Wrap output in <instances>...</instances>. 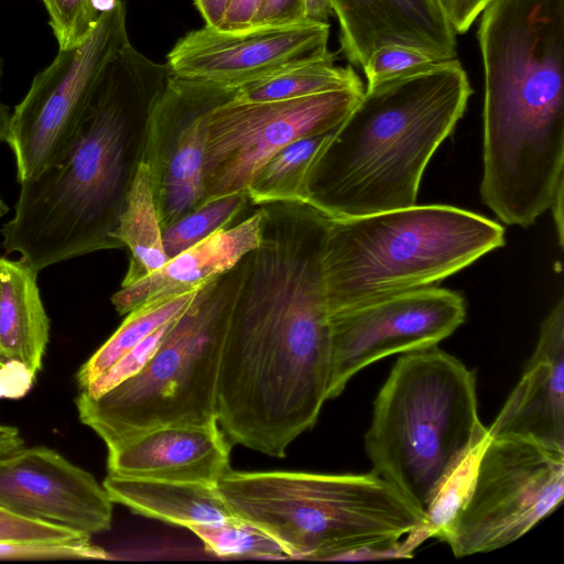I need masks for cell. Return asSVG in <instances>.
Instances as JSON below:
<instances>
[{"instance_id": "36", "label": "cell", "mask_w": 564, "mask_h": 564, "mask_svg": "<svg viewBox=\"0 0 564 564\" xmlns=\"http://www.w3.org/2000/svg\"><path fill=\"white\" fill-rule=\"evenodd\" d=\"M304 1V20L328 23L329 17L333 14L329 0H303Z\"/></svg>"}, {"instance_id": "29", "label": "cell", "mask_w": 564, "mask_h": 564, "mask_svg": "<svg viewBox=\"0 0 564 564\" xmlns=\"http://www.w3.org/2000/svg\"><path fill=\"white\" fill-rule=\"evenodd\" d=\"M440 62L443 59L419 48L401 44H387L372 52L362 69L367 78V86H372Z\"/></svg>"}, {"instance_id": "40", "label": "cell", "mask_w": 564, "mask_h": 564, "mask_svg": "<svg viewBox=\"0 0 564 564\" xmlns=\"http://www.w3.org/2000/svg\"><path fill=\"white\" fill-rule=\"evenodd\" d=\"M9 210V207L7 206V204L2 200L1 196H0V218L3 217Z\"/></svg>"}, {"instance_id": "4", "label": "cell", "mask_w": 564, "mask_h": 564, "mask_svg": "<svg viewBox=\"0 0 564 564\" xmlns=\"http://www.w3.org/2000/svg\"><path fill=\"white\" fill-rule=\"evenodd\" d=\"M471 93L457 58L367 86L321 155L308 205L343 218L416 204L424 171Z\"/></svg>"}, {"instance_id": "20", "label": "cell", "mask_w": 564, "mask_h": 564, "mask_svg": "<svg viewBox=\"0 0 564 564\" xmlns=\"http://www.w3.org/2000/svg\"><path fill=\"white\" fill-rule=\"evenodd\" d=\"M36 274L21 259L0 258V369L20 366L32 377L42 369L50 339Z\"/></svg>"}, {"instance_id": "23", "label": "cell", "mask_w": 564, "mask_h": 564, "mask_svg": "<svg viewBox=\"0 0 564 564\" xmlns=\"http://www.w3.org/2000/svg\"><path fill=\"white\" fill-rule=\"evenodd\" d=\"M230 100L237 102L278 101L307 97L326 91L364 88L350 66L335 65V54L286 65L231 85Z\"/></svg>"}, {"instance_id": "27", "label": "cell", "mask_w": 564, "mask_h": 564, "mask_svg": "<svg viewBox=\"0 0 564 564\" xmlns=\"http://www.w3.org/2000/svg\"><path fill=\"white\" fill-rule=\"evenodd\" d=\"M188 530L203 542L206 551L217 556L288 557L275 540L236 516L220 522L193 524Z\"/></svg>"}, {"instance_id": "11", "label": "cell", "mask_w": 564, "mask_h": 564, "mask_svg": "<svg viewBox=\"0 0 564 564\" xmlns=\"http://www.w3.org/2000/svg\"><path fill=\"white\" fill-rule=\"evenodd\" d=\"M129 43L126 4L119 0L83 44L58 50L54 61L34 76L11 113L7 140L15 156L19 183L64 153L101 73Z\"/></svg>"}, {"instance_id": "7", "label": "cell", "mask_w": 564, "mask_h": 564, "mask_svg": "<svg viewBox=\"0 0 564 564\" xmlns=\"http://www.w3.org/2000/svg\"><path fill=\"white\" fill-rule=\"evenodd\" d=\"M503 245L501 225L451 205L328 217L322 256L328 313L434 286Z\"/></svg>"}, {"instance_id": "28", "label": "cell", "mask_w": 564, "mask_h": 564, "mask_svg": "<svg viewBox=\"0 0 564 564\" xmlns=\"http://www.w3.org/2000/svg\"><path fill=\"white\" fill-rule=\"evenodd\" d=\"M119 0H42L58 50L83 44Z\"/></svg>"}, {"instance_id": "1", "label": "cell", "mask_w": 564, "mask_h": 564, "mask_svg": "<svg viewBox=\"0 0 564 564\" xmlns=\"http://www.w3.org/2000/svg\"><path fill=\"white\" fill-rule=\"evenodd\" d=\"M326 228L310 207H270L261 243L245 258L216 394L217 423L234 445L282 458L328 400Z\"/></svg>"}, {"instance_id": "38", "label": "cell", "mask_w": 564, "mask_h": 564, "mask_svg": "<svg viewBox=\"0 0 564 564\" xmlns=\"http://www.w3.org/2000/svg\"><path fill=\"white\" fill-rule=\"evenodd\" d=\"M23 446L24 441L17 427L0 424V456Z\"/></svg>"}, {"instance_id": "13", "label": "cell", "mask_w": 564, "mask_h": 564, "mask_svg": "<svg viewBox=\"0 0 564 564\" xmlns=\"http://www.w3.org/2000/svg\"><path fill=\"white\" fill-rule=\"evenodd\" d=\"M225 83L170 74L149 119L143 161L162 229L204 204L206 116L231 98Z\"/></svg>"}, {"instance_id": "9", "label": "cell", "mask_w": 564, "mask_h": 564, "mask_svg": "<svg viewBox=\"0 0 564 564\" xmlns=\"http://www.w3.org/2000/svg\"><path fill=\"white\" fill-rule=\"evenodd\" d=\"M564 498V449L514 436H488L435 538L456 557L514 542Z\"/></svg>"}, {"instance_id": "31", "label": "cell", "mask_w": 564, "mask_h": 564, "mask_svg": "<svg viewBox=\"0 0 564 564\" xmlns=\"http://www.w3.org/2000/svg\"><path fill=\"white\" fill-rule=\"evenodd\" d=\"M174 321L169 322L152 333L105 373L87 384L85 388L80 389L79 393L86 397L96 398L137 373L152 357L166 330Z\"/></svg>"}, {"instance_id": "33", "label": "cell", "mask_w": 564, "mask_h": 564, "mask_svg": "<svg viewBox=\"0 0 564 564\" xmlns=\"http://www.w3.org/2000/svg\"><path fill=\"white\" fill-rule=\"evenodd\" d=\"M303 20V0H262L252 25H283Z\"/></svg>"}, {"instance_id": "8", "label": "cell", "mask_w": 564, "mask_h": 564, "mask_svg": "<svg viewBox=\"0 0 564 564\" xmlns=\"http://www.w3.org/2000/svg\"><path fill=\"white\" fill-rule=\"evenodd\" d=\"M245 258L198 290L137 373L96 398L76 397L80 422L108 451L156 427L217 423L219 361Z\"/></svg>"}, {"instance_id": "16", "label": "cell", "mask_w": 564, "mask_h": 564, "mask_svg": "<svg viewBox=\"0 0 564 564\" xmlns=\"http://www.w3.org/2000/svg\"><path fill=\"white\" fill-rule=\"evenodd\" d=\"M346 58L364 67L375 50L401 44L457 58L456 33L431 0H329Z\"/></svg>"}, {"instance_id": "32", "label": "cell", "mask_w": 564, "mask_h": 564, "mask_svg": "<svg viewBox=\"0 0 564 564\" xmlns=\"http://www.w3.org/2000/svg\"><path fill=\"white\" fill-rule=\"evenodd\" d=\"M457 34L465 33L491 0H431Z\"/></svg>"}, {"instance_id": "17", "label": "cell", "mask_w": 564, "mask_h": 564, "mask_svg": "<svg viewBox=\"0 0 564 564\" xmlns=\"http://www.w3.org/2000/svg\"><path fill=\"white\" fill-rule=\"evenodd\" d=\"M231 446L218 423L161 426L108 451V475L216 486Z\"/></svg>"}, {"instance_id": "24", "label": "cell", "mask_w": 564, "mask_h": 564, "mask_svg": "<svg viewBox=\"0 0 564 564\" xmlns=\"http://www.w3.org/2000/svg\"><path fill=\"white\" fill-rule=\"evenodd\" d=\"M335 129L297 139L268 160L247 186L250 204L308 205L315 167Z\"/></svg>"}, {"instance_id": "10", "label": "cell", "mask_w": 564, "mask_h": 564, "mask_svg": "<svg viewBox=\"0 0 564 564\" xmlns=\"http://www.w3.org/2000/svg\"><path fill=\"white\" fill-rule=\"evenodd\" d=\"M365 88L261 102L221 101L206 116L204 204L245 192L256 173L293 141L337 128Z\"/></svg>"}, {"instance_id": "39", "label": "cell", "mask_w": 564, "mask_h": 564, "mask_svg": "<svg viewBox=\"0 0 564 564\" xmlns=\"http://www.w3.org/2000/svg\"><path fill=\"white\" fill-rule=\"evenodd\" d=\"M2 78V59L0 57V90ZM11 112L8 106L1 101L0 97V142H7L10 133Z\"/></svg>"}, {"instance_id": "6", "label": "cell", "mask_w": 564, "mask_h": 564, "mask_svg": "<svg viewBox=\"0 0 564 564\" xmlns=\"http://www.w3.org/2000/svg\"><path fill=\"white\" fill-rule=\"evenodd\" d=\"M216 489L231 512L275 540L290 558L410 556L431 538L427 518L373 471H236Z\"/></svg>"}, {"instance_id": "21", "label": "cell", "mask_w": 564, "mask_h": 564, "mask_svg": "<svg viewBox=\"0 0 564 564\" xmlns=\"http://www.w3.org/2000/svg\"><path fill=\"white\" fill-rule=\"evenodd\" d=\"M102 486L113 503L187 529L235 517L215 486L112 475H107Z\"/></svg>"}, {"instance_id": "15", "label": "cell", "mask_w": 564, "mask_h": 564, "mask_svg": "<svg viewBox=\"0 0 564 564\" xmlns=\"http://www.w3.org/2000/svg\"><path fill=\"white\" fill-rule=\"evenodd\" d=\"M0 507L85 536L111 528L113 502L87 470L45 446L0 456Z\"/></svg>"}, {"instance_id": "26", "label": "cell", "mask_w": 564, "mask_h": 564, "mask_svg": "<svg viewBox=\"0 0 564 564\" xmlns=\"http://www.w3.org/2000/svg\"><path fill=\"white\" fill-rule=\"evenodd\" d=\"M250 204L245 192L209 200L162 229L167 260L230 227Z\"/></svg>"}, {"instance_id": "30", "label": "cell", "mask_w": 564, "mask_h": 564, "mask_svg": "<svg viewBox=\"0 0 564 564\" xmlns=\"http://www.w3.org/2000/svg\"><path fill=\"white\" fill-rule=\"evenodd\" d=\"M90 538L64 527L15 514L0 507V543L65 544Z\"/></svg>"}, {"instance_id": "25", "label": "cell", "mask_w": 564, "mask_h": 564, "mask_svg": "<svg viewBox=\"0 0 564 564\" xmlns=\"http://www.w3.org/2000/svg\"><path fill=\"white\" fill-rule=\"evenodd\" d=\"M199 289L147 302L128 313L118 329L77 371L79 390L105 373L156 329L177 318L189 306Z\"/></svg>"}, {"instance_id": "3", "label": "cell", "mask_w": 564, "mask_h": 564, "mask_svg": "<svg viewBox=\"0 0 564 564\" xmlns=\"http://www.w3.org/2000/svg\"><path fill=\"white\" fill-rule=\"evenodd\" d=\"M484 66L482 203L529 227L564 183V0H491Z\"/></svg>"}, {"instance_id": "2", "label": "cell", "mask_w": 564, "mask_h": 564, "mask_svg": "<svg viewBox=\"0 0 564 564\" xmlns=\"http://www.w3.org/2000/svg\"><path fill=\"white\" fill-rule=\"evenodd\" d=\"M170 72L130 43L105 67L64 153L20 183L2 247L36 272L99 250L123 249L115 238L149 119Z\"/></svg>"}, {"instance_id": "14", "label": "cell", "mask_w": 564, "mask_h": 564, "mask_svg": "<svg viewBox=\"0 0 564 564\" xmlns=\"http://www.w3.org/2000/svg\"><path fill=\"white\" fill-rule=\"evenodd\" d=\"M329 24L303 20L223 31L205 25L181 37L166 55L171 75L238 84L286 65L325 56Z\"/></svg>"}, {"instance_id": "22", "label": "cell", "mask_w": 564, "mask_h": 564, "mask_svg": "<svg viewBox=\"0 0 564 564\" xmlns=\"http://www.w3.org/2000/svg\"><path fill=\"white\" fill-rule=\"evenodd\" d=\"M115 238L130 251L126 286L160 269L167 261L151 184L150 169L141 161L124 199Z\"/></svg>"}, {"instance_id": "19", "label": "cell", "mask_w": 564, "mask_h": 564, "mask_svg": "<svg viewBox=\"0 0 564 564\" xmlns=\"http://www.w3.org/2000/svg\"><path fill=\"white\" fill-rule=\"evenodd\" d=\"M263 225L264 208L259 206L247 218L169 259L151 274L121 286L111 296L112 305L120 315H127L147 302L202 288L234 269L261 243Z\"/></svg>"}, {"instance_id": "34", "label": "cell", "mask_w": 564, "mask_h": 564, "mask_svg": "<svg viewBox=\"0 0 564 564\" xmlns=\"http://www.w3.org/2000/svg\"><path fill=\"white\" fill-rule=\"evenodd\" d=\"M262 0H230L224 21L223 31H240L252 26Z\"/></svg>"}, {"instance_id": "5", "label": "cell", "mask_w": 564, "mask_h": 564, "mask_svg": "<svg viewBox=\"0 0 564 564\" xmlns=\"http://www.w3.org/2000/svg\"><path fill=\"white\" fill-rule=\"evenodd\" d=\"M487 437L475 372L433 346L400 355L375 399L365 448L434 538Z\"/></svg>"}, {"instance_id": "35", "label": "cell", "mask_w": 564, "mask_h": 564, "mask_svg": "<svg viewBox=\"0 0 564 564\" xmlns=\"http://www.w3.org/2000/svg\"><path fill=\"white\" fill-rule=\"evenodd\" d=\"M229 3L230 0H194L205 25L216 29L220 28Z\"/></svg>"}, {"instance_id": "12", "label": "cell", "mask_w": 564, "mask_h": 564, "mask_svg": "<svg viewBox=\"0 0 564 564\" xmlns=\"http://www.w3.org/2000/svg\"><path fill=\"white\" fill-rule=\"evenodd\" d=\"M466 318L456 291L422 288L329 313L327 399L338 397L364 368L386 357L437 346Z\"/></svg>"}, {"instance_id": "18", "label": "cell", "mask_w": 564, "mask_h": 564, "mask_svg": "<svg viewBox=\"0 0 564 564\" xmlns=\"http://www.w3.org/2000/svg\"><path fill=\"white\" fill-rule=\"evenodd\" d=\"M514 435L564 449V299L540 326L521 379L488 427V436Z\"/></svg>"}, {"instance_id": "37", "label": "cell", "mask_w": 564, "mask_h": 564, "mask_svg": "<svg viewBox=\"0 0 564 564\" xmlns=\"http://www.w3.org/2000/svg\"><path fill=\"white\" fill-rule=\"evenodd\" d=\"M564 183L561 184L552 199V203L550 205V208L552 210V216H553V221H554V227H555V231H556V237H557V243L560 245V247H563V242H564V220H563V216H564V212H563V207H564Z\"/></svg>"}]
</instances>
